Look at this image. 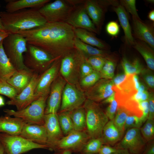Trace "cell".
Masks as SVG:
<instances>
[{"mask_svg": "<svg viewBox=\"0 0 154 154\" xmlns=\"http://www.w3.org/2000/svg\"><path fill=\"white\" fill-rule=\"evenodd\" d=\"M16 33L23 37L28 44L43 50L56 59L62 58L74 48L73 28L66 22H47Z\"/></svg>", "mask_w": 154, "mask_h": 154, "instance_id": "6da1fadb", "label": "cell"}, {"mask_svg": "<svg viewBox=\"0 0 154 154\" xmlns=\"http://www.w3.org/2000/svg\"><path fill=\"white\" fill-rule=\"evenodd\" d=\"M0 19L5 31L10 33L32 29L47 23L38 9L33 8L11 13L0 12Z\"/></svg>", "mask_w": 154, "mask_h": 154, "instance_id": "7a4b0ae2", "label": "cell"}, {"mask_svg": "<svg viewBox=\"0 0 154 154\" xmlns=\"http://www.w3.org/2000/svg\"><path fill=\"white\" fill-rule=\"evenodd\" d=\"M83 105L86 114V130L91 139L102 137L108 121L105 113L96 102L86 99Z\"/></svg>", "mask_w": 154, "mask_h": 154, "instance_id": "3957f363", "label": "cell"}, {"mask_svg": "<svg viewBox=\"0 0 154 154\" xmlns=\"http://www.w3.org/2000/svg\"><path fill=\"white\" fill-rule=\"evenodd\" d=\"M3 44L6 55L16 70L27 68L24 63L23 54L27 51L26 39L18 33H10Z\"/></svg>", "mask_w": 154, "mask_h": 154, "instance_id": "277c9868", "label": "cell"}, {"mask_svg": "<svg viewBox=\"0 0 154 154\" xmlns=\"http://www.w3.org/2000/svg\"><path fill=\"white\" fill-rule=\"evenodd\" d=\"M49 95L40 97L22 110L15 111L6 109L3 111L7 115L20 118L27 123L44 125V111Z\"/></svg>", "mask_w": 154, "mask_h": 154, "instance_id": "5b68a950", "label": "cell"}, {"mask_svg": "<svg viewBox=\"0 0 154 154\" xmlns=\"http://www.w3.org/2000/svg\"><path fill=\"white\" fill-rule=\"evenodd\" d=\"M85 59L83 54L75 47L61 58L59 71L67 82L78 85L80 66Z\"/></svg>", "mask_w": 154, "mask_h": 154, "instance_id": "8992f818", "label": "cell"}, {"mask_svg": "<svg viewBox=\"0 0 154 154\" xmlns=\"http://www.w3.org/2000/svg\"><path fill=\"white\" fill-rule=\"evenodd\" d=\"M25 53L23 58L25 66L39 74H42L57 59L43 50L28 44Z\"/></svg>", "mask_w": 154, "mask_h": 154, "instance_id": "52a82bcc", "label": "cell"}, {"mask_svg": "<svg viewBox=\"0 0 154 154\" xmlns=\"http://www.w3.org/2000/svg\"><path fill=\"white\" fill-rule=\"evenodd\" d=\"M0 143L6 154H22L36 149H48L47 145L35 143L20 135L3 133H0Z\"/></svg>", "mask_w": 154, "mask_h": 154, "instance_id": "ba28073f", "label": "cell"}, {"mask_svg": "<svg viewBox=\"0 0 154 154\" xmlns=\"http://www.w3.org/2000/svg\"><path fill=\"white\" fill-rule=\"evenodd\" d=\"M75 6L68 0H56L38 9L47 23L66 22Z\"/></svg>", "mask_w": 154, "mask_h": 154, "instance_id": "9c48e42d", "label": "cell"}, {"mask_svg": "<svg viewBox=\"0 0 154 154\" xmlns=\"http://www.w3.org/2000/svg\"><path fill=\"white\" fill-rule=\"evenodd\" d=\"M90 139L86 130H73L48 147V150L59 151L69 150L72 152H80L86 143Z\"/></svg>", "mask_w": 154, "mask_h": 154, "instance_id": "30bf717a", "label": "cell"}, {"mask_svg": "<svg viewBox=\"0 0 154 154\" xmlns=\"http://www.w3.org/2000/svg\"><path fill=\"white\" fill-rule=\"evenodd\" d=\"M86 99L80 86L67 82L62 92L60 112H70L80 107Z\"/></svg>", "mask_w": 154, "mask_h": 154, "instance_id": "8fae6325", "label": "cell"}, {"mask_svg": "<svg viewBox=\"0 0 154 154\" xmlns=\"http://www.w3.org/2000/svg\"><path fill=\"white\" fill-rule=\"evenodd\" d=\"M115 0H84V6L86 12L100 33L108 7L117 3Z\"/></svg>", "mask_w": 154, "mask_h": 154, "instance_id": "7c38bea8", "label": "cell"}, {"mask_svg": "<svg viewBox=\"0 0 154 154\" xmlns=\"http://www.w3.org/2000/svg\"><path fill=\"white\" fill-rule=\"evenodd\" d=\"M61 58L56 60L51 66L40 74L35 88V100L41 96L49 94L51 86L58 75Z\"/></svg>", "mask_w": 154, "mask_h": 154, "instance_id": "4fadbf2b", "label": "cell"}, {"mask_svg": "<svg viewBox=\"0 0 154 154\" xmlns=\"http://www.w3.org/2000/svg\"><path fill=\"white\" fill-rule=\"evenodd\" d=\"M84 3L74 6L66 23L73 28L84 29L98 34L100 33L88 16Z\"/></svg>", "mask_w": 154, "mask_h": 154, "instance_id": "5bb4252c", "label": "cell"}, {"mask_svg": "<svg viewBox=\"0 0 154 154\" xmlns=\"http://www.w3.org/2000/svg\"><path fill=\"white\" fill-rule=\"evenodd\" d=\"M40 74L35 72L29 84L19 94L7 101L6 104L16 106L17 110L23 109L36 100L35 90Z\"/></svg>", "mask_w": 154, "mask_h": 154, "instance_id": "9a60e30c", "label": "cell"}, {"mask_svg": "<svg viewBox=\"0 0 154 154\" xmlns=\"http://www.w3.org/2000/svg\"><path fill=\"white\" fill-rule=\"evenodd\" d=\"M66 83L62 76L58 75L51 86L45 114L57 113L60 107L63 91Z\"/></svg>", "mask_w": 154, "mask_h": 154, "instance_id": "2e32d148", "label": "cell"}, {"mask_svg": "<svg viewBox=\"0 0 154 154\" xmlns=\"http://www.w3.org/2000/svg\"><path fill=\"white\" fill-rule=\"evenodd\" d=\"M145 144L139 128H132L127 130L117 147L118 149H126L131 153L137 154L141 151Z\"/></svg>", "mask_w": 154, "mask_h": 154, "instance_id": "e0dca14e", "label": "cell"}, {"mask_svg": "<svg viewBox=\"0 0 154 154\" xmlns=\"http://www.w3.org/2000/svg\"><path fill=\"white\" fill-rule=\"evenodd\" d=\"M112 79L101 78L91 87L86 90V99L95 102L102 101L114 92Z\"/></svg>", "mask_w": 154, "mask_h": 154, "instance_id": "ac0fdd59", "label": "cell"}, {"mask_svg": "<svg viewBox=\"0 0 154 154\" xmlns=\"http://www.w3.org/2000/svg\"><path fill=\"white\" fill-rule=\"evenodd\" d=\"M132 23L133 36L137 40L146 43L153 49V24L144 22L133 16H132Z\"/></svg>", "mask_w": 154, "mask_h": 154, "instance_id": "d6986e66", "label": "cell"}, {"mask_svg": "<svg viewBox=\"0 0 154 154\" xmlns=\"http://www.w3.org/2000/svg\"><path fill=\"white\" fill-rule=\"evenodd\" d=\"M19 135L35 143L46 145L47 136L44 125L26 123Z\"/></svg>", "mask_w": 154, "mask_h": 154, "instance_id": "ffe728a7", "label": "cell"}, {"mask_svg": "<svg viewBox=\"0 0 154 154\" xmlns=\"http://www.w3.org/2000/svg\"><path fill=\"white\" fill-rule=\"evenodd\" d=\"M44 122L47 136L46 145L48 148L49 146L59 141L64 136L59 125L57 114H45Z\"/></svg>", "mask_w": 154, "mask_h": 154, "instance_id": "44dd1931", "label": "cell"}, {"mask_svg": "<svg viewBox=\"0 0 154 154\" xmlns=\"http://www.w3.org/2000/svg\"><path fill=\"white\" fill-rule=\"evenodd\" d=\"M34 73L27 68L16 70L6 81L15 89L18 94L29 84Z\"/></svg>", "mask_w": 154, "mask_h": 154, "instance_id": "7402d4cb", "label": "cell"}, {"mask_svg": "<svg viewBox=\"0 0 154 154\" xmlns=\"http://www.w3.org/2000/svg\"><path fill=\"white\" fill-rule=\"evenodd\" d=\"M26 123L23 120L18 117H12L7 115L0 116V133L19 135Z\"/></svg>", "mask_w": 154, "mask_h": 154, "instance_id": "603a6c76", "label": "cell"}, {"mask_svg": "<svg viewBox=\"0 0 154 154\" xmlns=\"http://www.w3.org/2000/svg\"><path fill=\"white\" fill-rule=\"evenodd\" d=\"M113 9L117 14L120 24L123 30L125 44L127 46H132L134 44L135 39L132 33L127 12L119 3L113 6Z\"/></svg>", "mask_w": 154, "mask_h": 154, "instance_id": "cb8c5ba5", "label": "cell"}, {"mask_svg": "<svg viewBox=\"0 0 154 154\" xmlns=\"http://www.w3.org/2000/svg\"><path fill=\"white\" fill-rule=\"evenodd\" d=\"M50 0H17L6 1L7 4L5 9L6 12L11 13L27 8L38 9L46 4Z\"/></svg>", "mask_w": 154, "mask_h": 154, "instance_id": "d4e9b609", "label": "cell"}, {"mask_svg": "<svg viewBox=\"0 0 154 154\" xmlns=\"http://www.w3.org/2000/svg\"><path fill=\"white\" fill-rule=\"evenodd\" d=\"M73 30L75 37L86 44L104 50L110 48L109 44L98 38L95 33L82 29L73 28Z\"/></svg>", "mask_w": 154, "mask_h": 154, "instance_id": "484cf974", "label": "cell"}, {"mask_svg": "<svg viewBox=\"0 0 154 154\" xmlns=\"http://www.w3.org/2000/svg\"><path fill=\"white\" fill-rule=\"evenodd\" d=\"M123 134L115 125L114 120H110L103 128L101 138L103 144L113 145L121 139Z\"/></svg>", "mask_w": 154, "mask_h": 154, "instance_id": "4316f807", "label": "cell"}, {"mask_svg": "<svg viewBox=\"0 0 154 154\" xmlns=\"http://www.w3.org/2000/svg\"><path fill=\"white\" fill-rule=\"evenodd\" d=\"M74 46L83 54L86 58L93 56L107 58L110 54L107 50L100 49L86 44L76 37L74 40Z\"/></svg>", "mask_w": 154, "mask_h": 154, "instance_id": "83f0119b", "label": "cell"}, {"mask_svg": "<svg viewBox=\"0 0 154 154\" xmlns=\"http://www.w3.org/2000/svg\"><path fill=\"white\" fill-rule=\"evenodd\" d=\"M3 41L0 43V79L7 81L13 75L16 70L5 52Z\"/></svg>", "mask_w": 154, "mask_h": 154, "instance_id": "f1b7e54d", "label": "cell"}, {"mask_svg": "<svg viewBox=\"0 0 154 154\" xmlns=\"http://www.w3.org/2000/svg\"><path fill=\"white\" fill-rule=\"evenodd\" d=\"M132 47L141 54L145 60L148 68L154 70V54L153 48L146 43L135 40Z\"/></svg>", "mask_w": 154, "mask_h": 154, "instance_id": "f546056e", "label": "cell"}, {"mask_svg": "<svg viewBox=\"0 0 154 154\" xmlns=\"http://www.w3.org/2000/svg\"><path fill=\"white\" fill-rule=\"evenodd\" d=\"M70 115L74 130L79 131L86 130V114L83 106L70 112Z\"/></svg>", "mask_w": 154, "mask_h": 154, "instance_id": "4dcf8cb0", "label": "cell"}, {"mask_svg": "<svg viewBox=\"0 0 154 154\" xmlns=\"http://www.w3.org/2000/svg\"><path fill=\"white\" fill-rule=\"evenodd\" d=\"M121 65L126 75L140 74L144 68L139 59L137 58L131 61L124 56L121 60Z\"/></svg>", "mask_w": 154, "mask_h": 154, "instance_id": "1f68e13d", "label": "cell"}, {"mask_svg": "<svg viewBox=\"0 0 154 154\" xmlns=\"http://www.w3.org/2000/svg\"><path fill=\"white\" fill-rule=\"evenodd\" d=\"M57 114L59 125L63 134L66 135L74 130L70 112H60Z\"/></svg>", "mask_w": 154, "mask_h": 154, "instance_id": "d6a6232c", "label": "cell"}, {"mask_svg": "<svg viewBox=\"0 0 154 154\" xmlns=\"http://www.w3.org/2000/svg\"><path fill=\"white\" fill-rule=\"evenodd\" d=\"M116 65V60L110 54L107 58L100 72L101 78L112 79L114 76Z\"/></svg>", "mask_w": 154, "mask_h": 154, "instance_id": "836d02e7", "label": "cell"}, {"mask_svg": "<svg viewBox=\"0 0 154 154\" xmlns=\"http://www.w3.org/2000/svg\"><path fill=\"white\" fill-rule=\"evenodd\" d=\"M103 144L101 137L92 139L86 143L80 152L83 154H94L98 153Z\"/></svg>", "mask_w": 154, "mask_h": 154, "instance_id": "e575fe53", "label": "cell"}, {"mask_svg": "<svg viewBox=\"0 0 154 154\" xmlns=\"http://www.w3.org/2000/svg\"><path fill=\"white\" fill-rule=\"evenodd\" d=\"M130 114L124 108L120 106H117V111L114 119V123L122 133L124 132V126L128 116Z\"/></svg>", "mask_w": 154, "mask_h": 154, "instance_id": "d590c367", "label": "cell"}, {"mask_svg": "<svg viewBox=\"0 0 154 154\" xmlns=\"http://www.w3.org/2000/svg\"><path fill=\"white\" fill-rule=\"evenodd\" d=\"M101 78L100 72L94 70L90 74L80 79V86L82 89L86 90L93 86Z\"/></svg>", "mask_w": 154, "mask_h": 154, "instance_id": "8d00e7d4", "label": "cell"}, {"mask_svg": "<svg viewBox=\"0 0 154 154\" xmlns=\"http://www.w3.org/2000/svg\"><path fill=\"white\" fill-rule=\"evenodd\" d=\"M145 122L140 130L143 137L145 140L149 141L154 138V119L148 118Z\"/></svg>", "mask_w": 154, "mask_h": 154, "instance_id": "74e56055", "label": "cell"}, {"mask_svg": "<svg viewBox=\"0 0 154 154\" xmlns=\"http://www.w3.org/2000/svg\"><path fill=\"white\" fill-rule=\"evenodd\" d=\"M0 94L5 96L11 99L16 96L17 93L15 89L6 81L0 79Z\"/></svg>", "mask_w": 154, "mask_h": 154, "instance_id": "f35d334b", "label": "cell"}, {"mask_svg": "<svg viewBox=\"0 0 154 154\" xmlns=\"http://www.w3.org/2000/svg\"><path fill=\"white\" fill-rule=\"evenodd\" d=\"M107 58L93 56L86 58V60L94 70L100 72L104 66Z\"/></svg>", "mask_w": 154, "mask_h": 154, "instance_id": "ab89813d", "label": "cell"}, {"mask_svg": "<svg viewBox=\"0 0 154 154\" xmlns=\"http://www.w3.org/2000/svg\"><path fill=\"white\" fill-rule=\"evenodd\" d=\"M143 123L140 117L135 115L129 114L125 122L124 131L132 128H139Z\"/></svg>", "mask_w": 154, "mask_h": 154, "instance_id": "60d3db41", "label": "cell"}, {"mask_svg": "<svg viewBox=\"0 0 154 154\" xmlns=\"http://www.w3.org/2000/svg\"><path fill=\"white\" fill-rule=\"evenodd\" d=\"M119 3L124 7L126 11L130 13L132 16L140 18L136 7V0H121L120 1Z\"/></svg>", "mask_w": 154, "mask_h": 154, "instance_id": "b9f144b4", "label": "cell"}, {"mask_svg": "<svg viewBox=\"0 0 154 154\" xmlns=\"http://www.w3.org/2000/svg\"><path fill=\"white\" fill-rule=\"evenodd\" d=\"M150 69L144 68L141 74L144 81L150 88L154 87V76Z\"/></svg>", "mask_w": 154, "mask_h": 154, "instance_id": "7bdbcfd3", "label": "cell"}, {"mask_svg": "<svg viewBox=\"0 0 154 154\" xmlns=\"http://www.w3.org/2000/svg\"><path fill=\"white\" fill-rule=\"evenodd\" d=\"M107 33L112 36L117 35L119 33L120 28L118 23L115 21H111L107 24L106 27Z\"/></svg>", "mask_w": 154, "mask_h": 154, "instance_id": "ee69618b", "label": "cell"}, {"mask_svg": "<svg viewBox=\"0 0 154 154\" xmlns=\"http://www.w3.org/2000/svg\"><path fill=\"white\" fill-rule=\"evenodd\" d=\"M94 70L85 59L81 64L80 68V79L92 72Z\"/></svg>", "mask_w": 154, "mask_h": 154, "instance_id": "f6af8a7d", "label": "cell"}, {"mask_svg": "<svg viewBox=\"0 0 154 154\" xmlns=\"http://www.w3.org/2000/svg\"><path fill=\"white\" fill-rule=\"evenodd\" d=\"M118 106L117 103L115 99L107 107L105 113L108 119L114 120Z\"/></svg>", "mask_w": 154, "mask_h": 154, "instance_id": "bcb514c9", "label": "cell"}, {"mask_svg": "<svg viewBox=\"0 0 154 154\" xmlns=\"http://www.w3.org/2000/svg\"><path fill=\"white\" fill-rule=\"evenodd\" d=\"M139 107L142 113L141 119L143 123H144L147 119L148 116L149 104L148 100H145L139 103Z\"/></svg>", "mask_w": 154, "mask_h": 154, "instance_id": "7dc6e473", "label": "cell"}, {"mask_svg": "<svg viewBox=\"0 0 154 154\" xmlns=\"http://www.w3.org/2000/svg\"><path fill=\"white\" fill-rule=\"evenodd\" d=\"M148 100L149 104V111L148 118L154 119V96L153 94L152 93L149 94Z\"/></svg>", "mask_w": 154, "mask_h": 154, "instance_id": "c3c4849f", "label": "cell"}, {"mask_svg": "<svg viewBox=\"0 0 154 154\" xmlns=\"http://www.w3.org/2000/svg\"><path fill=\"white\" fill-rule=\"evenodd\" d=\"M117 149L108 145H102L98 153V154H114L116 152Z\"/></svg>", "mask_w": 154, "mask_h": 154, "instance_id": "681fc988", "label": "cell"}, {"mask_svg": "<svg viewBox=\"0 0 154 154\" xmlns=\"http://www.w3.org/2000/svg\"><path fill=\"white\" fill-rule=\"evenodd\" d=\"M127 75L124 73L118 74L112 79L113 86H117L122 82L125 79Z\"/></svg>", "mask_w": 154, "mask_h": 154, "instance_id": "f907efd6", "label": "cell"}, {"mask_svg": "<svg viewBox=\"0 0 154 154\" xmlns=\"http://www.w3.org/2000/svg\"><path fill=\"white\" fill-rule=\"evenodd\" d=\"M115 99V92H114L113 94L107 98L102 101L104 104L110 103Z\"/></svg>", "mask_w": 154, "mask_h": 154, "instance_id": "816d5d0a", "label": "cell"}, {"mask_svg": "<svg viewBox=\"0 0 154 154\" xmlns=\"http://www.w3.org/2000/svg\"><path fill=\"white\" fill-rule=\"evenodd\" d=\"M10 33L5 31L0 30V43Z\"/></svg>", "mask_w": 154, "mask_h": 154, "instance_id": "f5cc1de1", "label": "cell"}, {"mask_svg": "<svg viewBox=\"0 0 154 154\" xmlns=\"http://www.w3.org/2000/svg\"><path fill=\"white\" fill-rule=\"evenodd\" d=\"M114 154H134L130 152L128 150L122 149H117L116 153Z\"/></svg>", "mask_w": 154, "mask_h": 154, "instance_id": "db71d44e", "label": "cell"}, {"mask_svg": "<svg viewBox=\"0 0 154 154\" xmlns=\"http://www.w3.org/2000/svg\"><path fill=\"white\" fill-rule=\"evenodd\" d=\"M52 154H72V152L69 150H64L54 151Z\"/></svg>", "mask_w": 154, "mask_h": 154, "instance_id": "11a10c76", "label": "cell"}, {"mask_svg": "<svg viewBox=\"0 0 154 154\" xmlns=\"http://www.w3.org/2000/svg\"><path fill=\"white\" fill-rule=\"evenodd\" d=\"M145 154H154V145L153 144L147 150Z\"/></svg>", "mask_w": 154, "mask_h": 154, "instance_id": "9f6ffc18", "label": "cell"}, {"mask_svg": "<svg viewBox=\"0 0 154 154\" xmlns=\"http://www.w3.org/2000/svg\"><path fill=\"white\" fill-rule=\"evenodd\" d=\"M149 19L152 22L154 21V10H152L149 13L148 15Z\"/></svg>", "mask_w": 154, "mask_h": 154, "instance_id": "6f0895ef", "label": "cell"}, {"mask_svg": "<svg viewBox=\"0 0 154 154\" xmlns=\"http://www.w3.org/2000/svg\"><path fill=\"white\" fill-rule=\"evenodd\" d=\"M5 105V102L3 98L0 95V107L3 106Z\"/></svg>", "mask_w": 154, "mask_h": 154, "instance_id": "680465c9", "label": "cell"}, {"mask_svg": "<svg viewBox=\"0 0 154 154\" xmlns=\"http://www.w3.org/2000/svg\"><path fill=\"white\" fill-rule=\"evenodd\" d=\"M4 152V150L3 148L0 143V154H3Z\"/></svg>", "mask_w": 154, "mask_h": 154, "instance_id": "91938a15", "label": "cell"}, {"mask_svg": "<svg viewBox=\"0 0 154 154\" xmlns=\"http://www.w3.org/2000/svg\"><path fill=\"white\" fill-rule=\"evenodd\" d=\"M0 30L5 31L0 19Z\"/></svg>", "mask_w": 154, "mask_h": 154, "instance_id": "94428289", "label": "cell"}, {"mask_svg": "<svg viewBox=\"0 0 154 154\" xmlns=\"http://www.w3.org/2000/svg\"><path fill=\"white\" fill-rule=\"evenodd\" d=\"M146 1L151 3H153L154 2V0H146Z\"/></svg>", "mask_w": 154, "mask_h": 154, "instance_id": "6125c7cd", "label": "cell"}, {"mask_svg": "<svg viewBox=\"0 0 154 154\" xmlns=\"http://www.w3.org/2000/svg\"><path fill=\"white\" fill-rule=\"evenodd\" d=\"M3 154H6V153L4 152Z\"/></svg>", "mask_w": 154, "mask_h": 154, "instance_id": "be15d7a7", "label": "cell"}, {"mask_svg": "<svg viewBox=\"0 0 154 154\" xmlns=\"http://www.w3.org/2000/svg\"></svg>", "mask_w": 154, "mask_h": 154, "instance_id": "e7e4bbea", "label": "cell"}]
</instances>
